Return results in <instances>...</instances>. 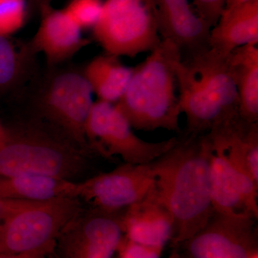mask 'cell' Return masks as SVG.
Returning a JSON list of instances; mask_svg holds the SVG:
<instances>
[{"label":"cell","mask_w":258,"mask_h":258,"mask_svg":"<svg viewBox=\"0 0 258 258\" xmlns=\"http://www.w3.org/2000/svg\"><path fill=\"white\" fill-rule=\"evenodd\" d=\"M52 2V0H27L28 18L33 15L40 14L43 8L51 6Z\"/></svg>","instance_id":"d4e9b609"},{"label":"cell","mask_w":258,"mask_h":258,"mask_svg":"<svg viewBox=\"0 0 258 258\" xmlns=\"http://www.w3.org/2000/svg\"><path fill=\"white\" fill-rule=\"evenodd\" d=\"M25 200H11L0 198V221L14 212L17 209L23 206L26 203Z\"/></svg>","instance_id":"cb8c5ba5"},{"label":"cell","mask_w":258,"mask_h":258,"mask_svg":"<svg viewBox=\"0 0 258 258\" xmlns=\"http://www.w3.org/2000/svg\"><path fill=\"white\" fill-rule=\"evenodd\" d=\"M154 186L151 163H125L109 172L78 181L76 198L86 201L93 209L118 212L142 201Z\"/></svg>","instance_id":"9c48e42d"},{"label":"cell","mask_w":258,"mask_h":258,"mask_svg":"<svg viewBox=\"0 0 258 258\" xmlns=\"http://www.w3.org/2000/svg\"><path fill=\"white\" fill-rule=\"evenodd\" d=\"M41 80L34 97L39 114L89 150L86 125L94 101L83 69L64 64L48 66Z\"/></svg>","instance_id":"277c9868"},{"label":"cell","mask_w":258,"mask_h":258,"mask_svg":"<svg viewBox=\"0 0 258 258\" xmlns=\"http://www.w3.org/2000/svg\"><path fill=\"white\" fill-rule=\"evenodd\" d=\"M208 134L188 136L151 163L154 175L152 194L174 220V244L184 243L207 223L212 208Z\"/></svg>","instance_id":"6da1fadb"},{"label":"cell","mask_w":258,"mask_h":258,"mask_svg":"<svg viewBox=\"0 0 258 258\" xmlns=\"http://www.w3.org/2000/svg\"><path fill=\"white\" fill-rule=\"evenodd\" d=\"M253 216L213 210L205 226L184 242L186 258H251L257 252Z\"/></svg>","instance_id":"ba28073f"},{"label":"cell","mask_w":258,"mask_h":258,"mask_svg":"<svg viewBox=\"0 0 258 258\" xmlns=\"http://www.w3.org/2000/svg\"><path fill=\"white\" fill-rule=\"evenodd\" d=\"M88 143L106 158L120 157L126 164H148L169 152L179 139L148 142L136 135L114 103L97 100L86 125Z\"/></svg>","instance_id":"52a82bcc"},{"label":"cell","mask_w":258,"mask_h":258,"mask_svg":"<svg viewBox=\"0 0 258 258\" xmlns=\"http://www.w3.org/2000/svg\"><path fill=\"white\" fill-rule=\"evenodd\" d=\"M80 201L76 198L27 201L2 220L0 245L10 254L43 253L82 210Z\"/></svg>","instance_id":"8992f818"},{"label":"cell","mask_w":258,"mask_h":258,"mask_svg":"<svg viewBox=\"0 0 258 258\" xmlns=\"http://www.w3.org/2000/svg\"><path fill=\"white\" fill-rule=\"evenodd\" d=\"M211 143L210 190L213 210L225 214H247L257 219V183L242 163L229 157L220 144L212 140Z\"/></svg>","instance_id":"8fae6325"},{"label":"cell","mask_w":258,"mask_h":258,"mask_svg":"<svg viewBox=\"0 0 258 258\" xmlns=\"http://www.w3.org/2000/svg\"><path fill=\"white\" fill-rule=\"evenodd\" d=\"M252 1L253 0H226L225 9H230Z\"/></svg>","instance_id":"484cf974"},{"label":"cell","mask_w":258,"mask_h":258,"mask_svg":"<svg viewBox=\"0 0 258 258\" xmlns=\"http://www.w3.org/2000/svg\"><path fill=\"white\" fill-rule=\"evenodd\" d=\"M83 71L98 100L115 103L128 87L134 68L122 63L119 57L104 52L90 61Z\"/></svg>","instance_id":"ac0fdd59"},{"label":"cell","mask_w":258,"mask_h":258,"mask_svg":"<svg viewBox=\"0 0 258 258\" xmlns=\"http://www.w3.org/2000/svg\"><path fill=\"white\" fill-rule=\"evenodd\" d=\"M88 151L47 121L26 120L5 128L0 176L35 174L74 181L86 167Z\"/></svg>","instance_id":"3957f363"},{"label":"cell","mask_w":258,"mask_h":258,"mask_svg":"<svg viewBox=\"0 0 258 258\" xmlns=\"http://www.w3.org/2000/svg\"><path fill=\"white\" fill-rule=\"evenodd\" d=\"M5 128L2 125L1 122H0V138L3 137V134H4Z\"/></svg>","instance_id":"f1b7e54d"},{"label":"cell","mask_w":258,"mask_h":258,"mask_svg":"<svg viewBox=\"0 0 258 258\" xmlns=\"http://www.w3.org/2000/svg\"><path fill=\"white\" fill-rule=\"evenodd\" d=\"M81 210L60 235L67 258H112L123 240V214Z\"/></svg>","instance_id":"30bf717a"},{"label":"cell","mask_w":258,"mask_h":258,"mask_svg":"<svg viewBox=\"0 0 258 258\" xmlns=\"http://www.w3.org/2000/svg\"><path fill=\"white\" fill-rule=\"evenodd\" d=\"M39 15L40 25L29 42L35 54L42 52L45 55L50 67L69 62L91 42L83 37L82 30L63 9L48 6Z\"/></svg>","instance_id":"4fadbf2b"},{"label":"cell","mask_w":258,"mask_h":258,"mask_svg":"<svg viewBox=\"0 0 258 258\" xmlns=\"http://www.w3.org/2000/svg\"><path fill=\"white\" fill-rule=\"evenodd\" d=\"M77 186L78 181L55 176L35 174L0 176V198L31 202L76 198Z\"/></svg>","instance_id":"e0dca14e"},{"label":"cell","mask_w":258,"mask_h":258,"mask_svg":"<svg viewBox=\"0 0 258 258\" xmlns=\"http://www.w3.org/2000/svg\"><path fill=\"white\" fill-rule=\"evenodd\" d=\"M125 237L137 243L164 249L174 235L170 212L151 192L127 208L122 216Z\"/></svg>","instance_id":"5bb4252c"},{"label":"cell","mask_w":258,"mask_h":258,"mask_svg":"<svg viewBox=\"0 0 258 258\" xmlns=\"http://www.w3.org/2000/svg\"><path fill=\"white\" fill-rule=\"evenodd\" d=\"M249 44H258V0L224 10L210 30V49L220 55Z\"/></svg>","instance_id":"9a60e30c"},{"label":"cell","mask_w":258,"mask_h":258,"mask_svg":"<svg viewBox=\"0 0 258 258\" xmlns=\"http://www.w3.org/2000/svg\"><path fill=\"white\" fill-rule=\"evenodd\" d=\"M28 19L27 0H0V35L11 36Z\"/></svg>","instance_id":"ffe728a7"},{"label":"cell","mask_w":258,"mask_h":258,"mask_svg":"<svg viewBox=\"0 0 258 258\" xmlns=\"http://www.w3.org/2000/svg\"><path fill=\"white\" fill-rule=\"evenodd\" d=\"M168 258H186L184 255H181V254L176 253V252H174V253L171 254L170 256H169Z\"/></svg>","instance_id":"83f0119b"},{"label":"cell","mask_w":258,"mask_h":258,"mask_svg":"<svg viewBox=\"0 0 258 258\" xmlns=\"http://www.w3.org/2000/svg\"><path fill=\"white\" fill-rule=\"evenodd\" d=\"M161 40L179 48L181 61L210 50L211 27L201 18L191 0H154Z\"/></svg>","instance_id":"7c38bea8"},{"label":"cell","mask_w":258,"mask_h":258,"mask_svg":"<svg viewBox=\"0 0 258 258\" xmlns=\"http://www.w3.org/2000/svg\"><path fill=\"white\" fill-rule=\"evenodd\" d=\"M30 42L0 35V96L16 91L35 71V57Z\"/></svg>","instance_id":"d6986e66"},{"label":"cell","mask_w":258,"mask_h":258,"mask_svg":"<svg viewBox=\"0 0 258 258\" xmlns=\"http://www.w3.org/2000/svg\"><path fill=\"white\" fill-rule=\"evenodd\" d=\"M251 258H258V253H257H257L254 254V255L252 256V257H251Z\"/></svg>","instance_id":"f546056e"},{"label":"cell","mask_w":258,"mask_h":258,"mask_svg":"<svg viewBox=\"0 0 258 258\" xmlns=\"http://www.w3.org/2000/svg\"><path fill=\"white\" fill-rule=\"evenodd\" d=\"M103 4V0H71L63 10L81 30H92L101 15Z\"/></svg>","instance_id":"44dd1931"},{"label":"cell","mask_w":258,"mask_h":258,"mask_svg":"<svg viewBox=\"0 0 258 258\" xmlns=\"http://www.w3.org/2000/svg\"><path fill=\"white\" fill-rule=\"evenodd\" d=\"M226 0H191L194 8L201 18L213 28L225 7Z\"/></svg>","instance_id":"7402d4cb"},{"label":"cell","mask_w":258,"mask_h":258,"mask_svg":"<svg viewBox=\"0 0 258 258\" xmlns=\"http://www.w3.org/2000/svg\"><path fill=\"white\" fill-rule=\"evenodd\" d=\"M181 62L179 48L169 40H161L147 58L134 68L128 87L114 103L132 128L179 132Z\"/></svg>","instance_id":"7a4b0ae2"},{"label":"cell","mask_w":258,"mask_h":258,"mask_svg":"<svg viewBox=\"0 0 258 258\" xmlns=\"http://www.w3.org/2000/svg\"><path fill=\"white\" fill-rule=\"evenodd\" d=\"M104 52L135 57L160 43L154 0H106L92 29Z\"/></svg>","instance_id":"5b68a950"},{"label":"cell","mask_w":258,"mask_h":258,"mask_svg":"<svg viewBox=\"0 0 258 258\" xmlns=\"http://www.w3.org/2000/svg\"><path fill=\"white\" fill-rule=\"evenodd\" d=\"M239 98V114L247 123L258 121V47L249 44L227 55Z\"/></svg>","instance_id":"2e32d148"},{"label":"cell","mask_w":258,"mask_h":258,"mask_svg":"<svg viewBox=\"0 0 258 258\" xmlns=\"http://www.w3.org/2000/svg\"><path fill=\"white\" fill-rule=\"evenodd\" d=\"M42 254H20L3 256L0 258H41Z\"/></svg>","instance_id":"4316f807"},{"label":"cell","mask_w":258,"mask_h":258,"mask_svg":"<svg viewBox=\"0 0 258 258\" xmlns=\"http://www.w3.org/2000/svg\"><path fill=\"white\" fill-rule=\"evenodd\" d=\"M118 250L120 258H161L163 249L137 243L125 237Z\"/></svg>","instance_id":"603a6c76"}]
</instances>
